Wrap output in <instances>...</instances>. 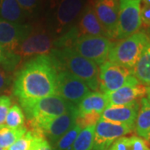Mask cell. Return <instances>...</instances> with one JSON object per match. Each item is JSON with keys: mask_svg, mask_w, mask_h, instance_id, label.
I'll return each instance as SVG.
<instances>
[{"mask_svg": "<svg viewBox=\"0 0 150 150\" xmlns=\"http://www.w3.org/2000/svg\"><path fill=\"white\" fill-rule=\"evenodd\" d=\"M58 68L51 56H37L28 60L15 75L13 94L22 103H33L56 94Z\"/></svg>", "mask_w": 150, "mask_h": 150, "instance_id": "cell-1", "label": "cell"}, {"mask_svg": "<svg viewBox=\"0 0 150 150\" xmlns=\"http://www.w3.org/2000/svg\"><path fill=\"white\" fill-rule=\"evenodd\" d=\"M51 54L59 71L65 70L78 77L90 90L97 91L99 88V69L96 64L68 47L54 49Z\"/></svg>", "mask_w": 150, "mask_h": 150, "instance_id": "cell-2", "label": "cell"}, {"mask_svg": "<svg viewBox=\"0 0 150 150\" xmlns=\"http://www.w3.org/2000/svg\"><path fill=\"white\" fill-rule=\"evenodd\" d=\"M21 106L26 114L30 130L36 135L43 136L38 133L41 127L65 113L75 105L54 94L35 102L22 103Z\"/></svg>", "mask_w": 150, "mask_h": 150, "instance_id": "cell-3", "label": "cell"}, {"mask_svg": "<svg viewBox=\"0 0 150 150\" xmlns=\"http://www.w3.org/2000/svg\"><path fill=\"white\" fill-rule=\"evenodd\" d=\"M86 4V0H52L48 13V32L61 37L74 27Z\"/></svg>", "mask_w": 150, "mask_h": 150, "instance_id": "cell-4", "label": "cell"}, {"mask_svg": "<svg viewBox=\"0 0 150 150\" xmlns=\"http://www.w3.org/2000/svg\"><path fill=\"white\" fill-rule=\"evenodd\" d=\"M150 43V37L144 30L135 33L129 37L112 43L108 61L133 69L142 53Z\"/></svg>", "mask_w": 150, "mask_h": 150, "instance_id": "cell-5", "label": "cell"}, {"mask_svg": "<svg viewBox=\"0 0 150 150\" xmlns=\"http://www.w3.org/2000/svg\"><path fill=\"white\" fill-rule=\"evenodd\" d=\"M112 44V41L106 37L81 36L71 39L64 47L72 48L83 58L100 66L108 60Z\"/></svg>", "mask_w": 150, "mask_h": 150, "instance_id": "cell-6", "label": "cell"}, {"mask_svg": "<svg viewBox=\"0 0 150 150\" xmlns=\"http://www.w3.org/2000/svg\"><path fill=\"white\" fill-rule=\"evenodd\" d=\"M99 90L104 94L116 91L128 83L139 82L133 75V69L124 66L106 61L100 65L99 74Z\"/></svg>", "mask_w": 150, "mask_h": 150, "instance_id": "cell-7", "label": "cell"}, {"mask_svg": "<svg viewBox=\"0 0 150 150\" xmlns=\"http://www.w3.org/2000/svg\"><path fill=\"white\" fill-rule=\"evenodd\" d=\"M54 41L53 35L44 28H34L18 44L13 54L20 59H27L33 56H44L54 50Z\"/></svg>", "mask_w": 150, "mask_h": 150, "instance_id": "cell-8", "label": "cell"}, {"mask_svg": "<svg viewBox=\"0 0 150 150\" xmlns=\"http://www.w3.org/2000/svg\"><path fill=\"white\" fill-rule=\"evenodd\" d=\"M141 2L142 0H119L117 40L126 38L139 31L142 26Z\"/></svg>", "mask_w": 150, "mask_h": 150, "instance_id": "cell-9", "label": "cell"}, {"mask_svg": "<svg viewBox=\"0 0 150 150\" xmlns=\"http://www.w3.org/2000/svg\"><path fill=\"white\" fill-rule=\"evenodd\" d=\"M91 90L85 83L65 70L58 72L56 79V95L67 102L79 104Z\"/></svg>", "mask_w": 150, "mask_h": 150, "instance_id": "cell-10", "label": "cell"}, {"mask_svg": "<svg viewBox=\"0 0 150 150\" xmlns=\"http://www.w3.org/2000/svg\"><path fill=\"white\" fill-rule=\"evenodd\" d=\"M134 129V126L111 123L99 119L95 125L92 150H108L115 140L133 133Z\"/></svg>", "mask_w": 150, "mask_h": 150, "instance_id": "cell-11", "label": "cell"}, {"mask_svg": "<svg viewBox=\"0 0 150 150\" xmlns=\"http://www.w3.org/2000/svg\"><path fill=\"white\" fill-rule=\"evenodd\" d=\"M92 4L97 17L104 28L109 39H116L119 0H93Z\"/></svg>", "mask_w": 150, "mask_h": 150, "instance_id": "cell-12", "label": "cell"}, {"mask_svg": "<svg viewBox=\"0 0 150 150\" xmlns=\"http://www.w3.org/2000/svg\"><path fill=\"white\" fill-rule=\"evenodd\" d=\"M32 30L33 27L28 23H12L0 18V45L13 53Z\"/></svg>", "mask_w": 150, "mask_h": 150, "instance_id": "cell-13", "label": "cell"}, {"mask_svg": "<svg viewBox=\"0 0 150 150\" xmlns=\"http://www.w3.org/2000/svg\"><path fill=\"white\" fill-rule=\"evenodd\" d=\"M77 115L78 109L76 106H74L65 113L52 119L41 127L38 133L43 137H47L53 144H55L58 140L76 123Z\"/></svg>", "mask_w": 150, "mask_h": 150, "instance_id": "cell-14", "label": "cell"}, {"mask_svg": "<svg viewBox=\"0 0 150 150\" xmlns=\"http://www.w3.org/2000/svg\"><path fill=\"white\" fill-rule=\"evenodd\" d=\"M74 28L77 37L102 36L108 38L104 28L97 17L92 2L86 4Z\"/></svg>", "mask_w": 150, "mask_h": 150, "instance_id": "cell-15", "label": "cell"}, {"mask_svg": "<svg viewBox=\"0 0 150 150\" xmlns=\"http://www.w3.org/2000/svg\"><path fill=\"white\" fill-rule=\"evenodd\" d=\"M139 110V102H134L125 105H108L102 112L100 119L119 124L134 126Z\"/></svg>", "mask_w": 150, "mask_h": 150, "instance_id": "cell-16", "label": "cell"}, {"mask_svg": "<svg viewBox=\"0 0 150 150\" xmlns=\"http://www.w3.org/2000/svg\"><path fill=\"white\" fill-rule=\"evenodd\" d=\"M146 93V86L139 82H135L128 83L105 95L107 96L108 105H125L144 98Z\"/></svg>", "mask_w": 150, "mask_h": 150, "instance_id": "cell-17", "label": "cell"}, {"mask_svg": "<svg viewBox=\"0 0 150 150\" xmlns=\"http://www.w3.org/2000/svg\"><path fill=\"white\" fill-rule=\"evenodd\" d=\"M108 106L107 96L101 92H90L78 104V114L96 112L102 114L103 110Z\"/></svg>", "mask_w": 150, "mask_h": 150, "instance_id": "cell-18", "label": "cell"}, {"mask_svg": "<svg viewBox=\"0 0 150 150\" xmlns=\"http://www.w3.org/2000/svg\"><path fill=\"white\" fill-rule=\"evenodd\" d=\"M134 129L140 138L146 139L150 134V105L146 98L139 101V110L134 123Z\"/></svg>", "mask_w": 150, "mask_h": 150, "instance_id": "cell-19", "label": "cell"}, {"mask_svg": "<svg viewBox=\"0 0 150 150\" xmlns=\"http://www.w3.org/2000/svg\"><path fill=\"white\" fill-rule=\"evenodd\" d=\"M0 18L12 23H23L27 17L16 0H0Z\"/></svg>", "mask_w": 150, "mask_h": 150, "instance_id": "cell-20", "label": "cell"}, {"mask_svg": "<svg viewBox=\"0 0 150 150\" xmlns=\"http://www.w3.org/2000/svg\"><path fill=\"white\" fill-rule=\"evenodd\" d=\"M133 69V75L140 83L150 85V43L144 50Z\"/></svg>", "mask_w": 150, "mask_h": 150, "instance_id": "cell-21", "label": "cell"}, {"mask_svg": "<svg viewBox=\"0 0 150 150\" xmlns=\"http://www.w3.org/2000/svg\"><path fill=\"white\" fill-rule=\"evenodd\" d=\"M27 130L26 126L19 129H10L5 124L0 125V148L3 149H8L11 145L20 139Z\"/></svg>", "mask_w": 150, "mask_h": 150, "instance_id": "cell-22", "label": "cell"}, {"mask_svg": "<svg viewBox=\"0 0 150 150\" xmlns=\"http://www.w3.org/2000/svg\"><path fill=\"white\" fill-rule=\"evenodd\" d=\"M95 125L87 126L81 129L71 150H92L93 146Z\"/></svg>", "mask_w": 150, "mask_h": 150, "instance_id": "cell-23", "label": "cell"}, {"mask_svg": "<svg viewBox=\"0 0 150 150\" xmlns=\"http://www.w3.org/2000/svg\"><path fill=\"white\" fill-rule=\"evenodd\" d=\"M25 116L23 111L17 103L13 104L6 116L5 124L10 129H19L24 126Z\"/></svg>", "mask_w": 150, "mask_h": 150, "instance_id": "cell-24", "label": "cell"}, {"mask_svg": "<svg viewBox=\"0 0 150 150\" xmlns=\"http://www.w3.org/2000/svg\"><path fill=\"white\" fill-rule=\"evenodd\" d=\"M81 128L75 123L71 129L67 131L55 144L56 150H71L75 139H77L79 134L80 133Z\"/></svg>", "mask_w": 150, "mask_h": 150, "instance_id": "cell-25", "label": "cell"}, {"mask_svg": "<svg viewBox=\"0 0 150 150\" xmlns=\"http://www.w3.org/2000/svg\"><path fill=\"white\" fill-rule=\"evenodd\" d=\"M21 59L14 54L7 51L3 46L0 45V66L6 69L13 71L20 63Z\"/></svg>", "mask_w": 150, "mask_h": 150, "instance_id": "cell-26", "label": "cell"}, {"mask_svg": "<svg viewBox=\"0 0 150 150\" xmlns=\"http://www.w3.org/2000/svg\"><path fill=\"white\" fill-rule=\"evenodd\" d=\"M27 18L35 17L41 7L42 0H16Z\"/></svg>", "mask_w": 150, "mask_h": 150, "instance_id": "cell-27", "label": "cell"}, {"mask_svg": "<svg viewBox=\"0 0 150 150\" xmlns=\"http://www.w3.org/2000/svg\"><path fill=\"white\" fill-rule=\"evenodd\" d=\"M34 138L35 134L31 130H27V132L20 139H18L6 150H30Z\"/></svg>", "mask_w": 150, "mask_h": 150, "instance_id": "cell-28", "label": "cell"}, {"mask_svg": "<svg viewBox=\"0 0 150 150\" xmlns=\"http://www.w3.org/2000/svg\"><path fill=\"white\" fill-rule=\"evenodd\" d=\"M13 83V74L9 70L0 66V93H7Z\"/></svg>", "mask_w": 150, "mask_h": 150, "instance_id": "cell-29", "label": "cell"}, {"mask_svg": "<svg viewBox=\"0 0 150 150\" xmlns=\"http://www.w3.org/2000/svg\"><path fill=\"white\" fill-rule=\"evenodd\" d=\"M101 115L96 112H90V113H83V114H78L76 118V123L83 129L87 126L90 125H96V123L100 119Z\"/></svg>", "mask_w": 150, "mask_h": 150, "instance_id": "cell-30", "label": "cell"}, {"mask_svg": "<svg viewBox=\"0 0 150 150\" xmlns=\"http://www.w3.org/2000/svg\"><path fill=\"white\" fill-rule=\"evenodd\" d=\"M12 105V100L7 95L0 96V125L5 123L6 116Z\"/></svg>", "mask_w": 150, "mask_h": 150, "instance_id": "cell-31", "label": "cell"}, {"mask_svg": "<svg viewBox=\"0 0 150 150\" xmlns=\"http://www.w3.org/2000/svg\"><path fill=\"white\" fill-rule=\"evenodd\" d=\"M130 150H150V143L139 136L129 137Z\"/></svg>", "mask_w": 150, "mask_h": 150, "instance_id": "cell-32", "label": "cell"}, {"mask_svg": "<svg viewBox=\"0 0 150 150\" xmlns=\"http://www.w3.org/2000/svg\"><path fill=\"white\" fill-rule=\"evenodd\" d=\"M30 150H53V148L45 137L35 134V138L33 141Z\"/></svg>", "mask_w": 150, "mask_h": 150, "instance_id": "cell-33", "label": "cell"}, {"mask_svg": "<svg viewBox=\"0 0 150 150\" xmlns=\"http://www.w3.org/2000/svg\"><path fill=\"white\" fill-rule=\"evenodd\" d=\"M108 150H130L129 137H121L116 139Z\"/></svg>", "mask_w": 150, "mask_h": 150, "instance_id": "cell-34", "label": "cell"}, {"mask_svg": "<svg viewBox=\"0 0 150 150\" xmlns=\"http://www.w3.org/2000/svg\"><path fill=\"white\" fill-rule=\"evenodd\" d=\"M141 23L144 28H150V5L144 4L141 7L140 12Z\"/></svg>", "mask_w": 150, "mask_h": 150, "instance_id": "cell-35", "label": "cell"}, {"mask_svg": "<svg viewBox=\"0 0 150 150\" xmlns=\"http://www.w3.org/2000/svg\"><path fill=\"white\" fill-rule=\"evenodd\" d=\"M146 88H147V93H146V94H147V100H148V103H149V104L150 105V85L149 86H146Z\"/></svg>", "mask_w": 150, "mask_h": 150, "instance_id": "cell-36", "label": "cell"}, {"mask_svg": "<svg viewBox=\"0 0 150 150\" xmlns=\"http://www.w3.org/2000/svg\"><path fill=\"white\" fill-rule=\"evenodd\" d=\"M144 4H148V5H150V0H142Z\"/></svg>", "mask_w": 150, "mask_h": 150, "instance_id": "cell-37", "label": "cell"}, {"mask_svg": "<svg viewBox=\"0 0 150 150\" xmlns=\"http://www.w3.org/2000/svg\"><path fill=\"white\" fill-rule=\"evenodd\" d=\"M146 140H148V141H149V143H150V134H149V135L148 136V138L146 139Z\"/></svg>", "mask_w": 150, "mask_h": 150, "instance_id": "cell-38", "label": "cell"}, {"mask_svg": "<svg viewBox=\"0 0 150 150\" xmlns=\"http://www.w3.org/2000/svg\"><path fill=\"white\" fill-rule=\"evenodd\" d=\"M148 34H149V37H150V28H149V32L148 33Z\"/></svg>", "mask_w": 150, "mask_h": 150, "instance_id": "cell-39", "label": "cell"}, {"mask_svg": "<svg viewBox=\"0 0 150 150\" xmlns=\"http://www.w3.org/2000/svg\"><path fill=\"white\" fill-rule=\"evenodd\" d=\"M0 150H5V149H1V148H0Z\"/></svg>", "mask_w": 150, "mask_h": 150, "instance_id": "cell-40", "label": "cell"}]
</instances>
